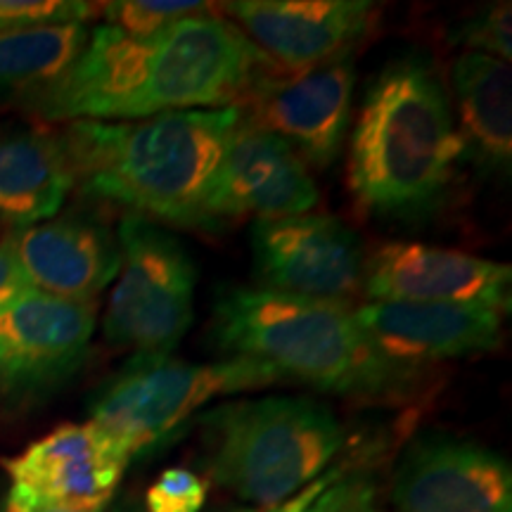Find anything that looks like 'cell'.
Here are the masks:
<instances>
[{
	"label": "cell",
	"mask_w": 512,
	"mask_h": 512,
	"mask_svg": "<svg viewBox=\"0 0 512 512\" xmlns=\"http://www.w3.org/2000/svg\"><path fill=\"white\" fill-rule=\"evenodd\" d=\"M275 64L230 19L185 17L136 38L100 24L72 67L24 110L57 121H140L197 107H240Z\"/></svg>",
	"instance_id": "1"
},
{
	"label": "cell",
	"mask_w": 512,
	"mask_h": 512,
	"mask_svg": "<svg viewBox=\"0 0 512 512\" xmlns=\"http://www.w3.org/2000/svg\"><path fill=\"white\" fill-rule=\"evenodd\" d=\"M240 117V107H216L140 121H72L60 133L83 195L155 223L214 228L204 202Z\"/></svg>",
	"instance_id": "2"
},
{
	"label": "cell",
	"mask_w": 512,
	"mask_h": 512,
	"mask_svg": "<svg viewBox=\"0 0 512 512\" xmlns=\"http://www.w3.org/2000/svg\"><path fill=\"white\" fill-rule=\"evenodd\" d=\"M221 354L264 361L280 377L351 401H399L422 370L384 356L358 328L349 304L294 297L261 287L221 292L211 311Z\"/></svg>",
	"instance_id": "3"
},
{
	"label": "cell",
	"mask_w": 512,
	"mask_h": 512,
	"mask_svg": "<svg viewBox=\"0 0 512 512\" xmlns=\"http://www.w3.org/2000/svg\"><path fill=\"white\" fill-rule=\"evenodd\" d=\"M463 155L444 86L430 64L406 57L368 86L351 136L349 188L370 214H415L437 202Z\"/></svg>",
	"instance_id": "4"
},
{
	"label": "cell",
	"mask_w": 512,
	"mask_h": 512,
	"mask_svg": "<svg viewBox=\"0 0 512 512\" xmlns=\"http://www.w3.org/2000/svg\"><path fill=\"white\" fill-rule=\"evenodd\" d=\"M209 479L242 501L278 508L328 472L342 422L309 396L230 401L197 415Z\"/></svg>",
	"instance_id": "5"
},
{
	"label": "cell",
	"mask_w": 512,
	"mask_h": 512,
	"mask_svg": "<svg viewBox=\"0 0 512 512\" xmlns=\"http://www.w3.org/2000/svg\"><path fill=\"white\" fill-rule=\"evenodd\" d=\"M275 382H283L278 370L254 358L190 363L174 356H133L100 387L91 422L131 463L166 444L214 399Z\"/></svg>",
	"instance_id": "6"
},
{
	"label": "cell",
	"mask_w": 512,
	"mask_h": 512,
	"mask_svg": "<svg viewBox=\"0 0 512 512\" xmlns=\"http://www.w3.org/2000/svg\"><path fill=\"white\" fill-rule=\"evenodd\" d=\"M119 252L105 337L133 356H171L195 320V261L174 235L138 214L121 219Z\"/></svg>",
	"instance_id": "7"
},
{
	"label": "cell",
	"mask_w": 512,
	"mask_h": 512,
	"mask_svg": "<svg viewBox=\"0 0 512 512\" xmlns=\"http://www.w3.org/2000/svg\"><path fill=\"white\" fill-rule=\"evenodd\" d=\"M0 465L10 477L5 512H102L128 460L88 420L55 427Z\"/></svg>",
	"instance_id": "8"
},
{
	"label": "cell",
	"mask_w": 512,
	"mask_h": 512,
	"mask_svg": "<svg viewBox=\"0 0 512 512\" xmlns=\"http://www.w3.org/2000/svg\"><path fill=\"white\" fill-rule=\"evenodd\" d=\"M254 278L261 290L349 304L361 292V240L337 216L306 214L261 219L252 226Z\"/></svg>",
	"instance_id": "9"
},
{
	"label": "cell",
	"mask_w": 512,
	"mask_h": 512,
	"mask_svg": "<svg viewBox=\"0 0 512 512\" xmlns=\"http://www.w3.org/2000/svg\"><path fill=\"white\" fill-rule=\"evenodd\" d=\"M356 69L351 53L304 69H275L240 105L242 117L283 138L304 164H335L351 121Z\"/></svg>",
	"instance_id": "10"
},
{
	"label": "cell",
	"mask_w": 512,
	"mask_h": 512,
	"mask_svg": "<svg viewBox=\"0 0 512 512\" xmlns=\"http://www.w3.org/2000/svg\"><path fill=\"white\" fill-rule=\"evenodd\" d=\"M98 323V302H72L36 290L0 313L3 396L41 399L86 361Z\"/></svg>",
	"instance_id": "11"
},
{
	"label": "cell",
	"mask_w": 512,
	"mask_h": 512,
	"mask_svg": "<svg viewBox=\"0 0 512 512\" xmlns=\"http://www.w3.org/2000/svg\"><path fill=\"white\" fill-rule=\"evenodd\" d=\"M512 268L458 249L384 242L363 264L368 302H434L510 311Z\"/></svg>",
	"instance_id": "12"
},
{
	"label": "cell",
	"mask_w": 512,
	"mask_h": 512,
	"mask_svg": "<svg viewBox=\"0 0 512 512\" xmlns=\"http://www.w3.org/2000/svg\"><path fill=\"white\" fill-rule=\"evenodd\" d=\"M316 204V181L302 157L283 138L240 117L204 202L211 226L242 216L285 219Z\"/></svg>",
	"instance_id": "13"
},
{
	"label": "cell",
	"mask_w": 512,
	"mask_h": 512,
	"mask_svg": "<svg viewBox=\"0 0 512 512\" xmlns=\"http://www.w3.org/2000/svg\"><path fill=\"white\" fill-rule=\"evenodd\" d=\"M223 8L275 67L290 74L351 53L377 19L368 0H235Z\"/></svg>",
	"instance_id": "14"
},
{
	"label": "cell",
	"mask_w": 512,
	"mask_h": 512,
	"mask_svg": "<svg viewBox=\"0 0 512 512\" xmlns=\"http://www.w3.org/2000/svg\"><path fill=\"white\" fill-rule=\"evenodd\" d=\"M399 512H512V470L491 448L458 439H422L394 475Z\"/></svg>",
	"instance_id": "15"
},
{
	"label": "cell",
	"mask_w": 512,
	"mask_h": 512,
	"mask_svg": "<svg viewBox=\"0 0 512 512\" xmlns=\"http://www.w3.org/2000/svg\"><path fill=\"white\" fill-rule=\"evenodd\" d=\"M354 318L384 356L418 368L501 344L503 313L482 306L366 302L354 309Z\"/></svg>",
	"instance_id": "16"
},
{
	"label": "cell",
	"mask_w": 512,
	"mask_h": 512,
	"mask_svg": "<svg viewBox=\"0 0 512 512\" xmlns=\"http://www.w3.org/2000/svg\"><path fill=\"white\" fill-rule=\"evenodd\" d=\"M31 290L72 302H98L119 275V240L88 216H60L10 233Z\"/></svg>",
	"instance_id": "17"
},
{
	"label": "cell",
	"mask_w": 512,
	"mask_h": 512,
	"mask_svg": "<svg viewBox=\"0 0 512 512\" xmlns=\"http://www.w3.org/2000/svg\"><path fill=\"white\" fill-rule=\"evenodd\" d=\"M72 188L74 171L62 133L0 131V223L19 230L53 219Z\"/></svg>",
	"instance_id": "18"
},
{
	"label": "cell",
	"mask_w": 512,
	"mask_h": 512,
	"mask_svg": "<svg viewBox=\"0 0 512 512\" xmlns=\"http://www.w3.org/2000/svg\"><path fill=\"white\" fill-rule=\"evenodd\" d=\"M453 91L460 110V140L486 169L510 174L512 74L510 64L482 53L453 62Z\"/></svg>",
	"instance_id": "19"
},
{
	"label": "cell",
	"mask_w": 512,
	"mask_h": 512,
	"mask_svg": "<svg viewBox=\"0 0 512 512\" xmlns=\"http://www.w3.org/2000/svg\"><path fill=\"white\" fill-rule=\"evenodd\" d=\"M88 24H53L0 34V102L27 105L60 79L86 46Z\"/></svg>",
	"instance_id": "20"
},
{
	"label": "cell",
	"mask_w": 512,
	"mask_h": 512,
	"mask_svg": "<svg viewBox=\"0 0 512 512\" xmlns=\"http://www.w3.org/2000/svg\"><path fill=\"white\" fill-rule=\"evenodd\" d=\"M216 12V5L209 3H181V0H117V3H100V15L114 29L128 36L147 38L155 36L171 24L185 17L209 15Z\"/></svg>",
	"instance_id": "21"
},
{
	"label": "cell",
	"mask_w": 512,
	"mask_h": 512,
	"mask_svg": "<svg viewBox=\"0 0 512 512\" xmlns=\"http://www.w3.org/2000/svg\"><path fill=\"white\" fill-rule=\"evenodd\" d=\"M98 15L100 3L83 0H0V34L53 24H86Z\"/></svg>",
	"instance_id": "22"
},
{
	"label": "cell",
	"mask_w": 512,
	"mask_h": 512,
	"mask_svg": "<svg viewBox=\"0 0 512 512\" xmlns=\"http://www.w3.org/2000/svg\"><path fill=\"white\" fill-rule=\"evenodd\" d=\"M451 41L472 48L470 53H482L510 64L512 57V12L510 3H498L494 8L477 12L451 31Z\"/></svg>",
	"instance_id": "23"
},
{
	"label": "cell",
	"mask_w": 512,
	"mask_h": 512,
	"mask_svg": "<svg viewBox=\"0 0 512 512\" xmlns=\"http://www.w3.org/2000/svg\"><path fill=\"white\" fill-rule=\"evenodd\" d=\"M207 479L185 467H169L147 489V512H200L207 503Z\"/></svg>",
	"instance_id": "24"
},
{
	"label": "cell",
	"mask_w": 512,
	"mask_h": 512,
	"mask_svg": "<svg viewBox=\"0 0 512 512\" xmlns=\"http://www.w3.org/2000/svg\"><path fill=\"white\" fill-rule=\"evenodd\" d=\"M304 512H380L377 489L368 477L342 472Z\"/></svg>",
	"instance_id": "25"
},
{
	"label": "cell",
	"mask_w": 512,
	"mask_h": 512,
	"mask_svg": "<svg viewBox=\"0 0 512 512\" xmlns=\"http://www.w3.org/2000/svg\"><path fill=\"white\" fill-rule=\"evenodd\" d=\"M31 287L24 278L22 268L15 256V247H12L10 235L0 240V313L8 309L10 304H15L24 292H29Z\"/></svg>",
	"instance_id": "26"
},
{
	"label": "cell",
	"mask_w": 512,
	"mask_h": 512,
	"mask_svg": "<svg viewBox=\"0 0 512 512\" xmlns=\"http://www.w3.org/2000/svg\"><path fill=\"white\" fill-rule=\"evenodd\" d=\"M230 512H256L254 508H240V510H230Z\"/></svg>",
	"instance_id": "27"
},
{
	"label": "cell",
	"mask_w": 512,
	"mask_h": 512,
	"mask_svg": "<svg viewBox=\"0 0 512 512\" xmlns=\"http://www.w3.org/2000/svg\"><path fill=\"white\" fill-rule=\"evenodd\" d=\"M0 399H3V380H0Z\"/></svg>",
	"instance_id": "28"
},
{
	"label": "cell",
	"mask_w": 512,
	"mask_h": 512,
	"mask_svg": "<svg viewBox=\"0 0 512 512\" xmlns=\"http://www.w3.org/2000/svg\"><path fill=\"white\" fill-rule=\"evenodd\" d=\"M48 512H67V510H48Z\"/></svg>",
	"instance_id": "29"
}]
</instances>
